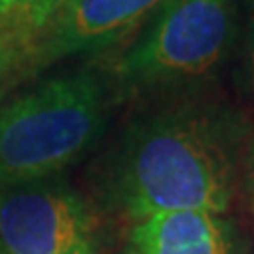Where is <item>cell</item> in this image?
<instances>
[{
    "label": "cell",
    "instance_id": "cell-1",
    "mask_svg": "<svg viewBox=\"0 0 254 254\" xmlns=\"http://www.w3.org/2000/svg\"><path fill=\"white\" fill-rule=\"evenodd\" d=\"M115 190L136 220L165 212L225 214L233 163L216 127L193 115H159L125 140Z\"/></svg>",
    "mask_w": 254,
    "mask_h": 254
},
{
    "label": "cell",
    "instance_id": "cell-2",
    "mask_svg": "<svg viewBox=\"0 0 254 254\" xmlns=\"http://www.w3.org/2000/svg\"><path fill=\"white\" fill-rule=\"evenodd\" d=\"M104 125V93L91 72L45 81L0 108V180H43L83 157Z\"/></svg>",
    "mask_w": 254,
    "mask_h": 254
},
{
    "label": "cell",
    "instance_id": "cell-3",
    "mask_svg": "<svg viewBox=\"0 0 254 254\" xmlns=\"http://www.w3.org/2000/svg\"><path fill=\"white\" fill-rule=\"evenodd\" d=\"M233 28L231 0H165L119 62L129 83L199 76L225 53Z\"/></svg>",
    "mask_w": 254,
    "mask_h": 254
},
{
    "label": "cell",
    "instance_id": "cell-4",
    "mask_svg": "<svg viewBox=\"0 0 254 254\" xmlns=\"http://www.w3.org/2000/svg\"><path fill=\"white\" fill-rule=\"evenodd\" d=\"M0 254H98L87 203L64 185H15L0 193Z\"/></svg>",
    "mask_w": 254,
    "mask_h": 254
},
{
    "label": "cell",
    "instance_id": "cell-5",
    "mask_svg": "<svg viewBox=\"0 0 254 254\" xmlns=\"http://www.w3.org/2000/svg\"><path fill=\"white\" fill-rule=\"evenodd\" d=\"M165 0H64L47 38L49 58L104 49L155 13Z\"/></svg>",
    "mask_w": 254,
    "mask_h": 254
},
{
    "label": "cell",
    "instance_id": "cell-6",
    "mask_svg": "<svg viewBox=\"0 0 254 254\" xmlns=\"http://www.w3.org/2000/svg\"><path fill=\"white\" fill-rule=\"evenodd\" d=\"M129 254H244L233 225L214 212H165L136 220Z\"/></svg>",
    "mask_w": 254,
    "mask_h": 254
},
{
    "label": "cell",
    "instance_id": "cell-7",
    "mask_svg": "<svg viewBox=\"0 0 254 254\" xmlns=\"http://www.w3.org/2000/svg\"><path fill=\"white\" fill-rule=\"evenodd\" d=\"M64 0H0V21H23L30 26H47Z\"/></svg>",
    "mask_w": 254,
    "mask_h": 254
},
{
    "label": "cell",
    "instance_id": "cell-8",
    "mask_svg": "<svg viewBox=\"0 0 254 254\" xmlns=\"http://www.w3.org/2000/svg\"><path fill=\"white\" fill-rule=\"evenodd\" d=\"M13 62V47H11V41L6 38V34L0 30V74L4 72L6 68L11 66Z\"/></svg>",
    "mask_w": 254,
    "mask_h": 254
},
{
    "label": "cell",
    "instance_id": "cell-9",
    "mask_svg": "<svg viewBox=\"0 0 254 254\" xmlns=\"http://www.w3.org/2000/svg\"><path fill=\"white\" fill-rule=\"evenodd\" d=\"M250 83L254 89V21H252V36H250Z\"/></svg>",
    "mask_w": 254,
    "mask_h": 254
},
{
    "label": "cell",
    "instance_id": "cell-10",
    "mask_svg": "<svg viewBox=\"0 0 254 254\" xmlns=\"http://www.w3.org/2000/svg\"><path fill=\"white\" fill-rule=\"evenodd\" d=\"M252 190H254V176H252Z\"/></svg>",
    "mask_w": 254,
    "mask_h": 254
}]
</instances>
